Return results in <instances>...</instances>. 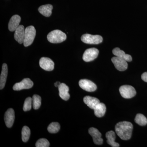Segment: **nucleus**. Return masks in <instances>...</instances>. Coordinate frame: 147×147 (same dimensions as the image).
<instances>
[{"mask_svg": "<svg viewBox=\"0 0 147 147\" xmlns=\"http://www.w3.org/2000/svg\"><path fill=\"white\" fill-rule=\"evenodd\" d=\"M21 21V17L18 15L12 16L9 20L8 24V29L11 32L15 31L19 26Z\"/></svg>", "mask_w": 147, "mask_h": 147, "instance_id": "14", "label": "nucleus"}, {"mask_svg": "<svg viewBox=\"0 0 147 147\" xmlns=\"http://www.w3.org/2000/svg\"><path fill=\"white\" fill-rule=\"evenodd\" d=\"M36 31L34 27L30 26L25 29V39L24 45L25 47H28L33 42L35 37Z\"/></svg>", "mask_w": 147, "mask_h": 147, "instance_id": "3", "label": "nucleus"}, {"mask_svg": "<svg viewBox=\"0 0 147 147\" xmlns=\"http://www.w3.org/2000/svg\"><path fill=\"white\" fill-rule=\"evenodd\" d=\"M15 119V113L12 108H9L5 112L4 116V120L6 125L9 128L13 125Z\"/></svg>", "mask_w": 147, "mask_h": 147, "instance_id": "12", "label": "nucleus"}, {"mask_svg": "<svg viewBox=\"0 0 147 147\" xmlns=\"http://www.w3.org/2000/svg\"><path fill=\"white\" fill-rule=\"evenodd\" d=\"M66 38L65 34L58 30L52 31L47 36V40L53 43H61L65 41Z\"/></svg>", "mask_w": 147, "mask_h": 147, "instance_id": "2", "label": "nucleus"}, {"mask_svg": "<svg viewBox=\"0 0 147 147\" xmlns=\"http://www.w3.org/2000/svg\"><path fill=\"white\" fill-rule=\"evenodd\" d=\"M50 146V143L47 139L42 138L38 140L36 144V147H48Z\"/></svg>", "mask_w": 147, "mask_h": 147, "instance_id": "27", "label": "nucleus"}, {"mask_svg": "<svg viewBox=\"0 0 147 147\" xmlns=\"http://www.w3.org/2000/svg\"><path fill=\"white\" fill-rule=\"evenodd\" d=\"M8 74V68L7 65L6 63L3 64L2 69L0 76V89H3L5 86Z\"/></svg>", "mask_w": 147, "mask_h": 147, "instance_id": "17", "label": "nucleus"}, {"mask_svg": "<svg viewBox=\"0 0 147 147\" xmlns=\"http://www.w3.org/2000/svg\"><path fill=\"white\" fill-rule=\"evenodd\" d=\"M142 79L144 82H147V72H144L142 74Z\"/></svg>", "mask_w": 147, "mask_h": 147, "instance_id": "28", "label": "nucleus"}, {"mask_svg": "<svg viewBox=\"0 0 147 147\" xmlns=\"http://www.w3.org/2000/svg\"><path fill=\"white\" fill-rule=\"evenodd\" d=\"M59 90V95L62 99L65 100H67L70 97V95L69 93V87L64 83L61 84L58 87Z\"/></svg>", "mask_w": 147, "mask_h": 147, "instance_id": "15", "label": "nucleus"}, {"mask_svg": "<svg viewBox=\"0 0 147 147\" xmlns=\"http://www.w3.org/2000/svg\"><path fill=\"white\" fill-rule=\"evenodd\" d=\"M84 101L85 104H86L90 108L93 110H94L95 108L100 102L99 99L96 98L89 96H86L84 98Z\"/></svg>", "mask_w": 147, "mask_h": 147, "instance_id": "16", "label": "nucleus"}, {"mask_svg": "<svg viewBox=\"0 0 147 147\" xmlns=\"http://www.w3.org/2000/svg\"><path fill=\"white\" fill-rule=\"evenodd\" d=\"M33 82L29 78L24 79L19 83H16L13 87V89L15 91H19L23 89H28L33 86Z\"/></svg>", "mask_w": 147, "mask_h": 147, "instance_id": "6", "label": "nucleus"}, {"mask_svg": "<svg viewBox=\"0 0 147 147\" xmlns=\"http://www.w3.org/2000/svg\"><path fill=\"white\" fill-rule=\"evenodd\" d=\"M81 40L84 43L89 44H98L103 40L102 37L100 35H93L88 34L83 35Z\"/></svg>", "mask_w": 147, "mask_h": 147, "instance_id": "5", "label": "nucleus"}, {"mask_svg": "<svg viewBox=\"0 0 147 147\" xmlns=\"http://www.w3.org/2000/svg\"><path fill=\"white\" fill-rule=\"evenodd\" d=\"M30 135V130L28 126H24L22 130V141L26 142L28 141Z\"/></svg>", "mask_w": 147, "mask_h": 147, "instance_id": "23", "label": "nucleus"}, {"mask_svg": "<svg viewBox=\"0 0 147 147\" xmlns=\"http://www.w3.org/2000/svg\"><path fill=\"white\" fill-rule=\"evenodd\" d=\"M39 65L42 69L47 71H52L55 67L54 62L47 57L41 58L39 61Z\"/></svg>", "mask_w": 147, "mask_h": 147, "instance_id": "10", "label": "nucleus"}, {"mask_svg": "<svg viewBox=\"0 0 147 147\" xmlns=\"http://www.w3.org/2000/svg\"><path fill=\"white\" fill-rule=\"evenodd\" d=\"M25 30L23 25H19L14 33V37L16 41L19 43H24L25 39Z\"/></svg>", "mask_w": 147, "mask_h": 147, "instance_id": "13", "label": "nucleus"}, {"mask_svg": "<svg viewBox=\"0 0 147 147\" xmlns=\"http://www.w3.org/2000/svg\"><path fill=\"white\" fill-rule=\"evenodd\" d=\"M106 106L102 102H100L94 109L95 115L98 117H101L105 115L106 112Z\"/></svg>", "mask_w": 147, "mask_h": 147, "instance_id": "21", "label": "nucleus"}, {"mask_svg": "<svg viewBox=\"0 0 147 147\" xmlns=\"http://www.w3.org/2000/svg\"><path fill=\"white\" fill-rule=\"evenodd\" d=\"M60 125L57 122H53L47 127V130L50 133H56L59 131Z\"/></svg>", "mask_w": 147, "mask_h": 147, "instance_id": "24", "label": "nucleus"}, {"mask_svg": "<svg viewBox=\"0 0 147 147\" xmlns=\"http://www.w3.org/2000/svg\"><path fill=\"white\" fill-rule=\"evenodd\" d=\"M113 53L116 57L123 59L127 62H130L132 61V57L130 55L125 54L123 51L120 50L119 47H116L113 49Z\"/></svg>", "mask_w": 147, "mask_h": 147, "instance_id": "18", "label": "nucleus"}, {"mask_svg": "<svg viewBox=\"0 0 147 147\" xmlns=\"http://www.w3.org/2000/svg\"><path fill=\"white\" fill-rule=\"evenodd\" d=\"M53 6L50 4L41 6L38 9V11L43 16L49 17L52 14Z\"/></svg>", "mask_w": 147, "mask_h": 147, "instance_id": "20", "label": "nucleus"}, {"mask_svg": "<svg viewBox=\"0 0 147 147\" xmlns=\"http://www.w3.org/2000/svg\"><path fill=\"white\" fill-rule=\"evenodd\" d=\"M120 93L123 97L125 98H131L136 95V90L134 87L129 85H124L119 88Z\"/></svg>", "mask_w": 147, "mask_h": 147, "instance_id": "4", "label": "nucleus"}, {"mask_svg": "<svg viewBox=\"0 0 147 147\" xmlns=\"http://www.w3.org/2000/svg\"><path fill=\"white\" fill-rule=\"evenodd\" d=\"M79 86L84 90L88 92H94L97 89L96 85L88 79H81L79 82Z\"/></svg>", "mask_w": 147, "mask_h": 147, "instance_id": "8", "label": "nucleus"}, {"mask_svg": "<svg viewBox=\"0 0 147 147\" xmlns=\"http://www.w3.org/2000/svg\"><path fill=\"white\" fill-rule=\"evenodd\" d=\"M133 127V125L129 122H120L116 124L115 130L121 139L127 140L131 138Z\"/></svg>", "mask_w": 147, "mask_h": 147, "instance_id": "1", "label": "nucleus"}, {"mask_svg": "<svg viewBox=\"0 0 147 147\" xmlns=\"http://www.w3.org/2000/svg\"><path fill=\"white\" fill-rule=\"evenodd\" d=\"M33 107L34 110H37L40 108L41 104V98L38 95L35 94L33 96Z\"/></svg>", "mask_w": 147, "mask_h": 147, "instance_id": "25", "label": "nucleus"}, {"mask_svg": "<svg viewBox=\"0 0 147 147\" xmlns=\"http://www.w3.org/2000/svg\"><path fill=\"white\" fill-rule=\"evenodd\" d=\"M99 51L95 48H89L85 51L83 56V59L86 62H90L96 59L98 56Z\"/></svg>", "mask_w": 147, "mask_h": 147, "instance_id": "7", "label": "nucleus"}, {"mask_svg": "<svg viewBox=\"0 0 147 147\" xmlns=\"http://www.w3.org/2000/svg\"><path fill=\"white\" fill-rule=\"evenodd\" d=\"M61 83L59 82H57L55 84V87H59V86L60 85Z\"/></svg>", "mask_w": 147, "mask_h": 147, "instance_id": "29", "label": "nucleus"}, {"mask_svg": "<svg viewBox=\"0 0 147 147\" xmlns=\"http://www.w3.org/2000/svg\"><path fill=\"white\" fill-rule=\"evenodd\" d=\"M112 62L114 64L115 67L117 70L120 71H124L127 68V61L123 59H121L118 57H115L112 58Z\"/></svg>", "mask_w": 147, "mask_h": 147, "instance_id": "9", "label": "nucleus"}, {"mask_svg": "<svg viewBox=\"0 0 147 147\" xmlns=\"http://www.w3.org/2000/svg\"><path fill=\"white\" fill-rule=\"evenodd\" d=\"M32 104V99L31 98L29 97L26 98L24 102L23 110L25 112L29 111L31 109Z\"/></svg>", "mask_w": 147, "mask_h": 147, "instance_id": "26", "label": "nucleus"}, {"mask_svg": "<svg viewBox=\"0 0 147 147\" xmlns=\"http://www.w3.org/2000/svg\"><path fill=\"white\" fill-rule=\"evenodd\" d=\"M105 137L107 138V143L113 147H119L120 145L118 143L115 142L116 136L115 132L113 131H108L105 134Z\"/></svg>", "mask_w": 147, "mask_h": 147, "instance_id": "19", "label": "nucleus"}, {"mask_svg": "<svg viewBox=\"0 0 147 147\" xmlns=\"http://www.w3.org/2000/svg\"><path fill=\"white\" fill-rule=\"evenodd\" d=\"M134 121L136 123L141 126H144L147 124L146 118L141 114H137L134 119Z\"/></svg>", "mask_w": 147, "mask_h": 147, "instance_id": "22", "label": "nucleus"}, {"mask_svg": "<svg viewBox=\"0 0 147 147\" xmlns=\"http://www.w3.org/2000/svg\"><path fill=\"white\" fill-rule=\"evenodd\" d=\"M88 131L90 135L92 137L93 140L95 144H102L103 139L101 138V134L97 129L91 127L89 129Z\"/></svg>", "mask_w": 147, "mask_h": 147, "instance_id": "11", "label": "nucleus"}]
</instances>
